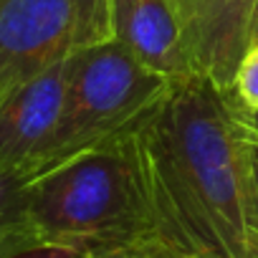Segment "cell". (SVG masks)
I'll list each match as a JSON object with an SVG mask.
<instances>
[{
    "label": "cell",
    "instance_id": "16",
    "mask_svg": "<svg viewBox=\"0 0 258 258\" xmlns=\"http://www.w3.org/2000/svg\"><path fill=\"white\" fill-rule=\"evenodd\" d=\"M245 258H258V230H250V233H248V250H245Z\"/></svg>",
    "mask_w": 258,
    "mask_h": 258
},
{
    "label": "cell",
    "instance_id": "4",
    "mask_svg": "<svg viewBox=\"0 0 258 258\" xmlns=\"http://www.w3.org/2000/svg\"><path fill=\"white\" fill-rule=\"evenodd\" d=\"M111 38V0H0V101Z\"/></svg>",
    "mask_w": 258,
    "mask_h": 258
},
{
    "label": "cell",
    "instance_id": "6",
    "mask_svg": "<svg viewBox=\"0 0 258 258\" xmlns=\"http://www.w3.org/2000/svg\"><path fill=\"white\" fill-rule=\"evenodd\" d=\"M111 28L150 71L170 81L198 74L177 0H111Z\"/></svg>",
    "mask_w": 258,
    "mask_h": 258
},
{
    "label": "cell",
    "instance_id": "15",
    "mask_svg": "<svg viewBox=\"0 0 258 258\" xmlns=\"http://www.w3.org/2000/svg\"><path fill=\"white\" fill-rule=\"evenodd\" d=\"M233 101H235V99H233ZM235 106H238V104H235ZM238 116H240V121L250 129V132L258 135V111H245V109L238 106Z\"/></svg>",
    "mask_w": 258,
    "mask_h": 258
},
{
    "label": "cell",
    "instance_id": "13",
    "mask_svg": "<svg viewBox=\"0 0 258 258\" xmlns=\"http://www.w3.org/2000/svg\"><path fill=\"white\" fill-rule=\"evenodd\" d=\"M238 109V106H235ZM243 124V121H240ZM245 140H248V162H250V180H253V192H255V208H258V135L243 124Z\"/></svg>",
    "mask_w": 258,
    "mask_h": 258
},
{
    "label": "cell",
    "instance_id": "14",
    "mask_svg": "<svg viewBox=\"0 0 258 258\" xmlns=\"http://www.w3.org/2000/svg\"><path fill=\"white\" fill-rule=\"evenodd\" d=\"M250 46H258V0L253 3V11H250V23H248V48ZM245 48V51H248Z\"/></svg>",
    "mask_w": 258,
    "mask_h": 258
},
{
    "label": "cell",
    "instance_id": "10",
    "mask_svg": "<svg viewBox=\"0 0 258 258\" xmlns=\"http://www.w3.org/2000/svg\"><path fill=\"white\" fill-rule=\"evenodd\" d=\"M109 258H195V255H187V253L167 248L157 240H150L145 245H137L132 250H124V253H116V255H109Z\"/></svg>",
    "mask_w": 258,
    "mask_h": 258
},
{
    "label": "cell",
    "instance_id": "17",
    "mask_svg": "<svg viewBox=\"0 0 258 258\" xmlns=\"http://www.w3.org/2000/svg\"><path fill=\"white\" fill-rule=\"evenodd\" d=\"M89 258H91V255H89Z\"/></svg>",
    "mask_w": 258,
    "mask_h": 258
},
{
    "label": "cell",
    "instance_id": "7",
    "mask_svg": "<svg viewBox=\"0 0 258 258\" xmlns=\"http://www.w3.org/2000/svg\"><path fill=\"white\" fill-rule=\"evenodd\" d=\"M255 0H177L198 74L230 91L248 48V23Z\"/></svg>",
    "mask_w": 258,
    "mask_h": 258
},
{
    "label": "cell",
    "instance_id": "3",
    "mask_svg": "<svg viewBox=\"0 0 258 258\" xmlns=\"http://www.w3.org/2000/svg\"><path fill=\"white\" fill-rule=\"evenodd\" d=\"M170 79L150 71L116 38L79 51L58 126L36 175L116 137L170 89Z\"/></svg>",
    "mask_w": 258,
    "mask_h": 258
},
{
    "label": "cell",
    "instance_id": "2",
    "mask_svg": "<svg viewBox=\"0 0 258 258\" xmlns=\"http://www.w3.org/2000/svg\"><path fill=\"white\" fill-rule=\"evenodd\" d=\"M28 228L38 245L109 258L157 240L129 126L31 182Z\"/></svg>",
    "mask_w": 258,
    "mask_h": 258
},
{
    "label": "cell",
    "instance_id": "1",
    "mask_svg": "<svg viewBox=\"0 0 258 258\" xmlns=\"http://www.w3.org/2000/svg\"><path fill=\"white\" fill-rule=\"evenodd\" d=\"M157 243L195 258H245L258 230L248 140L230 91L195 74L129 124Z\"/></svg>",
    "mask_w": 258,
    "mask_h": 258
},
{
    "label": "cell",
    "instance_id": "9",
    "mask_svg": "<svg viewBox=\"0 0 258 258\" xmlns=\"http://www.w3.org/2000/svg\"><path fill=\"white\" fill-rule=\"evenodd\" d=\"M230 96L245 111H258V46H250L233 76Z\"/></svg>",
    "mask_w": 258,
    "mask_h": 258
},
{
    "label": "cell",
    "instance_id": "12",
    "mask_svg": "<svg viewBox=\"0 0 258 258\" xmlns=\"http://www.w3.org/2000/svg\"><path fill=\"white\" fill-rule=\"evenodd\" d=\"M11 258H89V255L79 253L74 248H61V245H36V248H28Z\"/></svg>",
    "mask_w": 258,
    "mask_h": 258
},
{
    "label": "cell",
    "instance_id": "8",
    "mask_svg": "<svg viewBox=\"0 0 258 258\" xmlns=\"http://www.w3.org/2000/svg\"><path fill=\"white\" fill-rule=\"evenodd\" d=\"M33 175L0 167V235L31 230L28 228V195Z\"/></svg>",
    "mask_w": 258,
    "mask_h": 258
},
{
    "label": "cell",
    "instance_id": "11",
    "mask_svg": "<svg viewBox=\"0 0 258 258\" xmlns=\"http://www.w3.org/2000/svg\"><path fill=\"white\" fill-rule=\"evenodd\" d=\"M38 240L33 238L31 230H16V233H6L0 235V258H11L16 253H23L28 248H36Z\"/></svg>",
    "mask_w": 258,
    "mask_h": 258
},
{
    "label": "cell",
    "instance_id": "5",
    "mask_svg": "<svg viewBox=\"0 0 258 258\" xmlns=\"http://www.w3.org/2000/svg\"><path fill=\"white\" fill-rule=\"evenodd\" d=\"M71 58L26 81L0 101V167L36 177L61 119Z\"/></svg>",
    "mask_w": 258,
    "mask_h": 258
}]
</instances>
